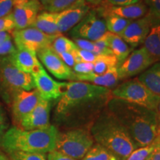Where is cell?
I'll list each match as a JSON object with an SVG mask.
<instances>
[{
  "label": "cell",
  "mask_w": 160,
  "mask_h": 160,
  "mask_svg": "<svg viewBox=\"0 0 160 160\" xmlns=\"http://www.w3.org/2000/svg\"><path fill=\"white\" fill-rule=\"evenodd\" d=\"M111 89L85 82H65L56 117L72 128H88L107 108Z\"/></svg>",
  "instance_id": "cell-1"
},
{
  "label": "cell",
  "mask_w": 160,
  "mask_h": 160,
  "mask_svg": "<svg viewBox=\"0 0 160 160\" xmlns=\"http://www.w3.org/2000/svg\"><path fill=\"white\" fill-rule=\"evenodd\" d=\"M107 108L122 125L137 148L151 145L158 137V115L153 110L112 97Z\"/></svg>",
  "instance_id": "cell-2"
},
{
  "label": "cell",
  "mask_w": 160,
  "mask_h": 160,
  "mask_svg": "<svg viewBox=\"0 0 160 160\" xmlns=\"http://www.w3.org/2000/svg\"><path fill=\"white\" fill-rule=\"evenodd\" d=\"M89 131L93 140L125 160L138 148L125 128L106 108L90 126Z\"/></svg>",
  "instance_id": "cell-3"
},
{
  "label": "cell",
  "mask_w": 160,
  "mask_h": 160,
  "mask_svg": "<svg viewBox=\"0 0 160 160\" xmlns=\"http://www.w3.org/2000/svg\"><path fill=\"white\" fill-rule=\"evenodd\" d=\"M59 131L54 125L37 130L12 127L5 132L1 146L8 153L20 151L30 153H49L55 150Z\"/></svg>",
  "instance_id": "cell-4"
},
{
  "label": "cell",
  "mask_w": 160,
  "mask_h": 160,
  "mask_svg": "<svg viewBox=\"0 0 160 160\" xmlns=\"http://www.w3.org/2000/svg\"><path fill=\"white\" fill-rule=\"evenodd\" d=\"M35 84L31 73L17 68L8 56L0 57V91L5 98H12L19 91H32Z\"/></svg>",
  "instance_id": "cell-5"
},
{
  "label": "cell",
  "mask_w": 160,
  "mask_h": 160,
  "mask_svg": "<svg viewBox=\"0 0 160 160\" xmlns=\"http://www.w3.org/2000/svg\"><path fill=\"white\" fill-rule=\"evenodd\" d=\"M94 144L88 128H72L59 132L55 151L74 159H82Z\"/></svg>",
  "instance_id": "cell-6"
},
{
  "label": "cell",
  "mask_w": 160,
  "mask_h": 160,
  "mask_svg": "<svg viewBox=\"0 0 160 160\" xmlns=\"http://www.w3.org/2000/svg\"><path fill=\"white\" fill-rule=\"evenodd\" d=\"M111 96L155 111L160 103V96L152 92L138 78L117 86L111 91Z\"/></svg>",
  "instance_id": "cell-7"
},
{
  "label": "cell",
  "mask_w": 160,
  "mask_h": 160,
  "mask_svg": "<svg viewBox=\"0 0 160 160\" xmlns=\"http://www.w3.org/2000/svg\"><path fill=\"white\" fill-rule=\"evenodd\" d=\"M13 38L17 49H25L37 53L41 50L51 46L58 36L48 35L35 28H28L13 31Z\"/></svg>",
  "instance_id": "cell-8"
},
{
  "label": "cell",
  "mask_w": 160,
  "mask_h": 160,
  "mask_svg": "<svg viewBox=\"0 0 160 160\" xmlns=\"http://www.w3.org/2000/svg\"><path fill=\"white\" fill-rule=\"evenodd\" d=\"M107 31L105 20L93 9L90 10L85 17L71 29L70 35L73 39L95 42L101 39Z\"/></svg>",
  "instance_id": "cell-9"
},
{
  "label": "cell",
  "mask_w": 160,
  "mask_h": 160,
  "mask_svg": "<svg viewBox=\"0 0 160 160\" xmlns=\"http://www.w3.org/2000/svg\"><path fill=\"white\" fill-rule=\"evenodd\" d=\"M156 62V60L142 46L131 53L127 59L119 66V79H128L136 75L141 74Z\"/></svg>",
  "instance_id": "cell-10"
},
{
  "label": "cell",
  "mask_w": 160,
  "mask_h": 160,
  "mask_svg": "<svg viewBox=\"0 0 160 160\" xmlns=\"http://www.w3.org/2000/svg\"><path fill=\"white\" fill-rule=\"evenodd\" d=\"M159 20L156 19L148 13L140 19L132 20L125 30L119 35L132 48L143 44L145 38L151 31L153 25L159 23Z\"/></svg>",
  "instance_id": "cell-11"
},
{
  "label": "cell",
  "mask_w": 160,
  "mask_h": 160,
  "mask_svg": "<svg viewBox=\"0 0 160 160\" xmlns=\"http://www.w3.org/2000/svg\"><path fill=\"white\" fill-rule=\"evenodd\" d=\"M41 8L38 0H14L13 14L15 30L31 28L37 19Z\"/></svg>",
  "instance_id": "cell-12"
},
{
  "label": "cell",
  "mask_w": 160,
  "mask_h": 160,
  "mask_svg": "<svg viewBox=\"0 0 160 160\" xmlns=\"http://www.w3.org/2000/svg\"><path fill=\"white\" fill-rule=\"evenodd\" d=\"M91 8V6L85 0H77L68 8L58 13L57 21L60 34L74 28Z\"/></svg>",
  "instance_id": "cell-13"
},
{
  "label": "cell",
  "mask_w": 160,
  "mask_h": 160,
  "mask_svg": "<svg viewBox=\"0 0 160 160\" xmlns=\"http://www.w3.org/2000/svg\"><path fill=\"white\" fill-rule=\"evenodd\" d=\"M37 56L39 61L53 77L59 79L72 81L74 72L64 62L51 46L39 51Z\"/></svg>",
  "instance_id": "cell-14"
},
{
  "label": "cell",
  "mask_w": 160,
  "mask_h": 160,
  "mask_svg": "<svg viewBox=\"0 0 160 160\" xmlns=\"http://www.w3.org/2000/svg\"><path fill=\"white\" fill-rule=\"evenodd\" d=\"M95 10L101 17L111 15L128 20L140 19L148 13V7L142 0L137 3L122 6L110 5L102 2Z\"/></svg>",
  "instance_id": "cell-15"
},
{
  "label": "cell",
  "mask_w": 160,
  "mask_h": 160,
  "mask_svg": "<svg viewBox=\"0 0 160 160\" xmlns=\"http://www.w3.org/2000/svg\"><path fill=\"white\" fill-rule=\"evenodd\" d=\"M31 75L34 81L35 88L39 92L42 99L48 101L59 99L65 82H59L52 79L43 67Z\"/></svg>",
  "instance_id": "cell-16"
},
{
  "label": "cell",
  "mask_w": 160,
  "mask_h": 160,
  "mask_svg": "<svg viewBox=\"0 0 160 160\" xmlns=\"http://www.w3.org/2000/svg\"><path fill=\"white\" fill-rule=\"evenodd\" d=\"M41 99L37 89L32 91H19L12 99V113L15 122L19 125L25 116L34 109Z\"/></svg>",
  "instance_id": "cell-17"
},
{
  "label": "cell",
  "mask_w": 160,
  "mask_h": 160,
  "mask_svg": "<svg viewBox=\"0 0 160 160\" xmlns=\"http://www.w3.org/2000/svg\"><path fill=\"white\" fill-rule=\"evenodd\" d=\"M51 108V101L40 99L39 103L31 113L25 116L19 123V128L23 130L42 129L50 125V112Z\"/></svg>",
  "instance_id": "cell-18"
},
{
  "label": "cell",
  "mask_w": 160,
  "mask_h": 160,
  "mask_svg": "<svg viewBox=\"0 0 160 160\" xmlns=\"http://www.w3.org/2000/svg\"><path fill=\"white\" fill-rule=\"evenodd\" d=\"M8 57L17 68L25 73H32L43 67L36 53L25 49H17L14 53Z\"/></svg>",
  "instance_id": "cell-19"
},
{
  "label": "cell",
  "mask_w": 160,
  "mask_h": 160,
  "mask_svg": "<svg viewBox=\"0 0 160 160\" xmlns=\"http://www.w3.org/2000/svg\"><path fill=\"white\" fill-rule=\"evenodd\" d=\"M72 81L85 82L106 88H112L117 86L119 81V76H118V67L113 68L102 75L96 74L93 72L85 74H79L74 73Z\"/></svg>",
  "instance_id": "cell-20"
},
{
  "label": "cell",
  "mask_w": 160,
  "mask_h": 160,
  "mask_svg": "<svg viewBox=\"0 0 160 160\" xmlns=\"http://www.w3.org/2000/svg\"><path fill=\"white\" fill-rule=\"evenodd\" d=\"M101 39L105 42L112 51L113 55L117 58L119 68V66L131 54L133 48L119 35L112 33L111 32H106Z\"/></svg>",
  "instance_id": "cell-21"
},
{
  "label": "cell",
  "mask_w": 160,
  "mask_h": 160,
  "mask_svg": "<svg viewBox=\"0 0 160 160\" xmlns=\"http://www.w3.org/2000/svg\"><path fill=\"white\" fill-rule=\"evenodd\" d=\"M57 13L45 11L38 14L34 23L31 26L48 35H61L57 25Z\"/></svg>",
  "instance_id": "cell-22"
},
{
  "label": "cell",
  "mask_w": 160,
  "mask_h": 160,
  "mask_svg": "<svg viewBox=\"0 0 160 160\" xmlns=\"http://www.w3.org/2000/svg\"><path fill=\"white\" fill-rule=\"evenodd\" d=\"M138 79L152 92L160 96V62L152 65L139 74Z\"/></svg>",
  "instance_id": "cell-23"
},
{
  "label": "cell",
  "mask_w": 160,
  "mask_h": 160,
  "mask_svg": "<svg viewBox=\"0 0 160 160\" xmlns=\"http://www.w3.org/2000/svg\"><path fill=\"white\" fill-rule=\"evenodd\" d=\"M159 23L151 28V31L145 38L143 42V47L148 53L156 60L160 62V37Z\"/></svg>",
  "instance_id": "cell-24"
},
{
  "label": "cell",
  "mask_w": 160,
  "mask_h": 160,
  "mask_svg": "<svg viewBox=\"0 0 160 160\" xmlns=\"http://www.w3.org/2000/svg\"><path fill=\"white\" fill-rule=\"evenodd\" d=\"M82 160H122L109 150L96 143L88 151Z\"/></svg>",
  "instance_id": "cell-25"
},
{
  "label": "cell",
  "mask_w": 160,
  "mask_h": 160,
  "mask_svg": "<svg viewBox=\"0 0 160 160\" xmlns=\"http://www.w3.org/2000/svg\"><path fill=\"white\" fill-rule=\"evenodd\" d=\"M102 18L105 20L107 31L117 35H119L127 27L130 22L132 21L111 15L105 16Z\"/></svg>",
  "instance_id": "cell-26"
},
{
  "label": "cell",
  "mask_w": 160,
  "mask_h": 160,
  "mask_svg": "<svg viewBox=\"0 0 160 160\" xmlns=\"http://www.w3.org/2000/svg\"><path fill=\"white\" fill-rule=\"evenodd\" d=\"M94 68L93 73L102 75L114 67H118V62L114 56H99L97 61L93 63Z\"/></svg>",
  "instance_id": "cell-27"
},
{
  "label": "cell",
  "mask_w": 160,
  "mask_h": 160,
  "mask_svg": "<svg viewBox=\"0 0 160 160\" xmlns=\"http://www.w3.org/2000/svg\"><path fill=\"white\" fill-rule=\"evenodd\" d=\"M51 47L58 55L63 53L73 52L78 48L72 40L61 35L56 38L53 42L52 43Z\"/></svg>",
  "instance_id": "cell-28"
},
{
  "label": "cell",
  "mask_w": 160,
  "mask_h": 160,
  "mask_svg": "<svg viewBox=\"0 0 160 160\" xmlns=\"http://www.w3.org/2000/svg\"><path fill=\"white\" fill-rule=\"evenodd\" d=\"M76 1L77 0H51L44 8L50 13H58L68 8Z\"/></svg>",
  "instance_id": "cell-29"
},
{
  "label": "cell",
  "mask_w": 160,
  "mask_h": 160,
  "mask_svg": "<svg viewBox=\"0 0 160 160\" xmlns=\"http://www.w3.org/2000/svg\"><path fill=\"white\" fill-rule=\"evenodd\" d=\"M10 160H48L47 156L44 153H30L15 151L8 153Z\"/></svg>",
  "instance_id": "cell-30"
},
{
  "label": "cell",
  "mask_w": 160,
  "mask_h": 160,
  "mask_svg": "<svg viewBox=\"0 0 160 160\" xmlns=\"http://www.w3.org/2000/svg\"><path fill=\"white\" fill-rule=\"evenodd\" d=\"M156 142L157 139L151 145L135 149L125 160H145L154 149Z\"/></svg>",
  "instance_id": "cell-31"
},
{
  "label": "cell",
  "mask_w": 160,
  "mask_h": 160,
  "mask_svg": "<svg viewBox=\"0 0 160 160\" xmlns=\"http://www.w3.org/2000/svg\"><path fill=\"white\" fill-rule=\"evenodd\" d=\"M76 54L77 56L79 62H85L94 63L99 57V55L96 54L93 52H90L85 50L77 48L75 51Z\"/></svg>",
  "instance_id": "cell-32"
},
{
  "label": "cell",
  "mask_w": 160,
  "mask_h": 160,
  "mask_svg": "<svg viewBox=\"0 0 160 160\" xmlns=\"http://www.w3.org/2000/svg\"><path fill=\"white\" fill-rule=\"evenodd\" d=\"M73 39V42L75 43V45H77L78 48L85 50V51H88L90 52H93V53L97 54V48L94 42L82 39H78V38H75V39Z\"/></svg>",
  "instance_id": "cell-33"
},
{
  "label": "cell",
  "mask_w": 160,
  "mask_h": 160,
  "mask_svg": "<svg viewBox=\"0 0 160 160\" xmlns=\"http://www.w3.org/2000/svg\"><path fill=\"white\" fill-rule=\"evenodd\" d=\"M148 14L160 21V0H145Z\"/></svg>",
  "instance_id": "cell-34"
},
{
  "label": "cell",
  "mask_w": 160,
  "mask_h": 160,
  "mask_svg": "<svg viewBox=\"0 0 160 160\" xmlns=\"http://www.w3.org/2000/svg\"><path fill=\"white\" fill-rule=\"evenodd\" d=\"M15 30V22L12 12L5 17L0 18V33Z\"/></svg>",
  "instance_id": "cell-35"
},
{
  "label": "cell",
  "mask_w": 160,
  "mask_h": 160,
  "mask_svg": "<svg viewBox=\"0 0 160 160\" xmlns=\"http://www.w3.org/2000/svg\"><path fill=\"white\" fill-rule=\"evenodd\" d=\"M94 68L93 63L85 62H80L76 64L72 68L73 71L79 74H85V73H92Z\"/></svg>",
  "instance_id": "cell-36"
},
{
  "label": "cell",
  "mask_w": 160,
  "mask_h": 160,
  "mask_svg": "<svg viewBox=\"0 0 160 160\" xmlns=\"http://www.w3.org/2000/svg\"><path fill=\"white\" fill-rule=\"evenodd\" d=\"M17 51L11 41V37L0 44V56H8Z\"/></svg>",
  "instance_id": "cell-37"
},
{
  "label": "cell",
  "mask_w": 160,
  "mask_h": 160,
  "mask_svg": "<svg viewBox=\"0 0 160 160\" xmlns=\"http://www.w3.org/2000/svg\"><path fill=\"white\" fill-rule=\"evenodd\" d=\"M14 5V0H0V18L10 14Z\"/></svg>",
  "instance_id": "cell-38"
},
{
  "label": "cell",
  "mask_w": 160,
  "mask_h": 160,
  "mask_svg": "<svg viewBox=\"0 0 160 160\" xmlns=\"http://www.w3.org/2000/svg\"><path fill=\"white\" fill-rule=\"evenodd\" d=\"M60 58L62 59V61L66 65L71 68H73V66L77 63V58L74 53V51L68 52V53H63L59 55Z\"/></svg>",
  "instance_id": "cell-39"
},
{
  "label": "cell",
  "mask_w": 160,
  "mask_h": 160,
  "mask_svg": "<svg viewBox=\"0 0 160 160\" xmlns=\"http://www.w3.org/2000/svg\"><path fill=\"white\" fill-rule=\"evenodd\" d=\"M141 0H105L104 2L110 5L113 6H122L128 5L139 2Z\"/></svg>",
  "instance_id": "cell-40"
},
{
  "label": "cell",
  "mask_w": 160,
  "mask_h": 160,
  "mask_svg": "<svg viewBox=\"0 0 160 160\" xmlns=\"http://www.w3.org/2000/svg\"><path fill=\"white\" fill-rule=\"evenodd\" d=\"M7 122H6V119L5 114H4L2 109L1 106H0V146H1L2 140L5 135V132L7 131Z\"/></svg>",
  "instance_id": "cell-41"
},
{
  "label": "cell",
  "mask_w": 160,
  "mask_h": 160,
  "mask_svg": "<svg viewBox=\"0 0 160 160\" xmlns=\"http://www.w3.org/2000/svg\"><path fill=\"white\" fill-rule=\"evenodd\" d=\"M47 159L48 160H77V159H73V158L67 157V156L62 154L61 153L55 151V150L49 152L48 154Z\"/></svg>",
  "instance_id": "cell-42"
},
{
  "label": "cell",
  "mask_w": 160,
  "mask_h": 160,
  "mask_svg": "<svg viewBox=\"0 0 160 160\" xmlns=\"http://www.w3.org/2000/svg\"><path fill=\"white\" fill-rule=\"evenodd\" d=\"M160 138L157 137L156 146L153 151L148 156L145 160H160Z\"/></svg>",
  "instance_id": "cell-43"
},
{
  "label": "cell",
  "mask_w": 160,
  "mask_h": 160,
  "mask_svg": "<svg viewBox=\"0 0 160 160\" xmlns=\"http://www.w3.org/2000/svg\"><path fill=\"white\" fill-rule=\"evenodd\" d=\"M9 37H11V35L8 32H2V33H0V44L2 43L4 41L8 39Z\"/></svg>",
  "instance_id": "cell-44"
},
{
  "label": "cell",
  "mask_w": 160,
  "mask_h": 160,
  "mask_svg": "<svg viewBox=\"0 0 160 160\" xmlns=\"http://www.w3.org/2000/svg\"><path fill=\"white\" fill-rule=\"evenodd\" d=\"M90 5H93V6H99L102 2V0H85Z\"/></svg>",
  "instance_id": "cell-45"
},
{
  "label": "cell",
  "mask_w": 160,
  "mask_h": 160,
  "mask_svg": "<svg viewBox=\"0 0 160 160\" xmlns=\"http://www.w3.org/2000/svg\"><path fill=\"white\" fill-rule=\"evenodd\" d=\"M158 137L160 138V115H158Z\"/></svg>",
  "instance_id": "cell-46"
},
{
  "label": "cell",
  "mask_w": 160,
  "mask_h": 160,
  "mask_svg": "<svg viewBox=\"0 0 160 160\" xmlns=\"http://www.w3.org/2000/svg\"><path fill=\"white\" fill-rule=\"evenodd\" d=\"M0 160H10V159H8V157H5L3 153H0Z\"/></svg>",
  "instance_id": "cell-47"
},
{
  "label": "cell",
  "mask_w": 160,
  "mask_h": 160,
  "mask_svg": "<svg viewBox=\"0 0 160 160\" xmlns=\"http://www.w3.org/2000/svg\"><path fill=\"white\" fill-rule=\"evenodd\" d=\"M51 1V0H41V3L43 6H45V5H47L48 3L50 2Z\"/></svg>",
  "instance_id": "cell-48"
},
{
  "label": "cell",
  "mask_w": 160,
  "mask_h": 160,
  "mask_svg": "<svg viewBox=\"0 0 160 160\" xmlns=\"http://www.w3.org/2000/svg\"><path fill=\"white\" fill-rule=\"evenodd\" d=\"M156 112H157L158 115H160V103H159V106H158V108H157V111H156Z\"/></svg>",
  "instance_id": "cell-49"
},
{
  "label": "cell",
  "mask_w": 160,
  "mask_h": 160,
  "mask_svg": "<svg viewBox=\"0 0 160 160\" xmlns=\"http://www.w3.org/2000/svg\"><path fill=\"white\" fill-rule=\"evenodd\" d=\"M159 37H160V22L159 23Z\"/></svg>",
  "instance_id": "cell-50"
},
{
  "label": "cell",
  "mask_w": 160,
  "mask_h": 160,
  "mask_svg": "<svg viewBox=\"0 0 160 160\" xmlns=\"http://www.w3.org/2000/svg\"><path fill=\"white\" fill-rule=\"evenodd\" d=\"M159 142H160V140H159Z\"/></svg>",
  "instance_id": "cell-51"
}]
</instances>
